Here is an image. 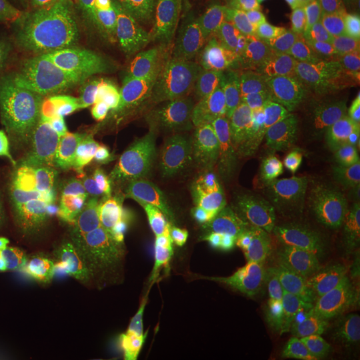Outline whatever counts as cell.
<instances>
[{
    "instance_id": "6da1fadb",
    "label": "cell",
    "mask_w": 360,
    "mask_h": 360,
    "mask_svg": "<svg viewBox=\"0 0 360 360\" xmlns=\"http://www.w3.org/2000/svg\"><path fill=\"white\" fill-rule=\"evenodd\" d=\"M31 83L39 95L77 110L144 94L159 74L143 0L46 28Z\"/></svg>"
},
{
    "instance_id": "7a4b0ae2",
    "label": "cell",
    "mask_w": 360,
    "mask_h": 360,
    "mask_svg": "<svg viewBox=\"0 0 360 360\" xmlns=\"http://www.w3.org/2000/svg\"><path fill=\"white\" fill-rule=\"evenodd\" d=\"M86 193L32 167L25 148L0 156V231L22 281L52 288L80 236Z\"/></svg>"
},
{
    "instance_id": "3957f363",
    "label": "cell",
    "mask_w": 360,
    "mask_h": 360,
    "mask_svg": "<svg viewBox=\"0 0 360 360\" xmlns=\"http://www.w3.org/2000/svg\"><path fill=\"white\" fill-rule=\"evenodd\" d=\"M25 153L37 171L84 193L135 179L175 158L119 136L86 110L50 120L40 141Z\"/></svg>"
},
{
    "instance_id": "277c9868",
    "label": "cell",
    "mask_w": 360,
    "mask_h": 360,
    "mask_svg": "<svg viewBox=\"0 0 360 360\" xmlns=\"http://www.w3.org/2000/svg\"><path fill=\"white\" fill-rule=\"evenodd\" d=\"M311 263L300 255L292 270L274 279L245 306L220 347L221 359L287 358L300 346L312 312Z\"/></svg>"
},
{
    "instance_id": "5b68a950",
    "label": "cell",
    "mask_w": 360,
    "mask_h": 360,
    "mask_svg": "<svg viewBox=\"0 0 360 360\" xmlns=\"http://www.w3.org/2000/svg\"><path fill=\"white\" fill-rule=\"evenodd\" d=\"M83 110L129 142L175 156L221 138L218 124L207 114L166 96L139 94Z\"/></svg>"
},
{
    "instance_id": "8992f818",
    "label": "cell",
    "mask_w": 360,
    "mask_h": 360,
    "mask_svg": "<svg viewBox=\"0 0 360 360\" xmlns=\"http://www.w3.org/2000/svg\"><path fill=\"white\" fill-rule=\"evenodd\" d=\"M120 276L115 266L104 257L99 243L80 235L62 275L63 300L41 327L68 336L105 334Z\"/></svg>"
},
{
    "instance_id": "52a82bcc",
    "label": "cell",
    "mask_w": 360,
    "mask_h": 360,
    "mask_svg": "<svg viewBox=\"0 0 360 360\" xmlns=\"http://www.w3.org/2000/svg\"><path fill=\"white\" fill-rule=\"evenodd\" d=\"M224 11L233 27V80L259 114L292 92L303 80L302 67L287 59L242 8L226 3Z\"/></svg>"
},
{
    "instance_id": "ba28073f",
    "label": "cell",
    "mask_w": 360,
    "mask_h": 360,
    "mask_svg": "<svg viewBox=\"0 0 360 360\" xmlns=\"http://www.w3.org/2000/svg\"><path fill=\"white\" fill-rule=\"evenodd\" d=\"M303 79L330 94L340 89L352 62L360 11L356 0H315Z\"/></svg>"
},
{
    "instance_id": "9c48e42d",
    "label": "cell",
    "mask_w": 360,
    "mask_h": 360,
    "mask_svg": "<svg viewBox=\"0 0 360 360\" xmlns=\"http://www.w3.org/2000/svg\"><path fill=\"white\" fill-rule=\"evenodd\" d=\"M314 154L267 156L251 153L240 180V202L229 219L231 227H250L276 217L296 199Z\"/></svg>"
},
{
    "instance_id": "30bf717a",
    "label": "cell",
    "mask_w": 360,
    "mask_h": 360,
    "mask_svg": "<svg viewBox=\"0 0 360 360\" xmlns=\"http://www.w3.org/2000/svg\"><path fill=\"white\" fill-rule=\"evenodd\" d=\"M360 195V117L345 115L328 126L306 174L300 200L323 206Z\"/></svg>"
},
{
    "instance_id": "8fae6325",
    "label": "cell",
    "mask_w": 360,
    "mask_h": 360,
    "mask_svg": "<svg viewBox=\"0 0 360 360\" xmlns=\"http://www.w3.org/2000/svg\"><path fill=\"white\" fill-rule=\"evenodd\" d=\"M326 102L323 94H315L279 104L259 129L252 153L282 158L315 154L328 129Z\"/></svg>"
},
{
    "instance_id": "7c38bea8",
    "label": "cell",
    "mask_w": 360,
    "mask_h": 360,
    "mask_svg": "<svg viewBox=\"0 0 360 360\" xmlns=\"http://www.w3.org/2000/svg\"><path fill=\"white\" fill-rule=\"evenodd\" d=\"M296 231L300 255L334 263H360V195L330 203Z\"/></svg>"
},
{
    "instance_id": "4fadbf2b",
    "label": "cell",
    "mask_w": 360,
    "mask_h": 360,
    "mask_svg": "<svg viewBox=\"0 0 360 360\" xmlns=\"http://www.w3.org/2000/svg\"><path fill=\"white\" fill-rule=\"evenodd\" d=\"M323 349L340 355L360 345V267L338 274L327 288L319 318Z\"/></svg>"
},
{
    "instance_id": "5bb4252c",
    "label": "cell",
    "mask_w": 360,
    "mask_h": 360,
    "mask_svg": "<svg viewBox=\"0 0 360 360\" xmlns=\"http://www.w3.org/2000/svg\"><path fill=\"white\" fill-rule=\"evenodd\" d=\"M169 271L135 263L122 274L110 314V330L114 334L127 340L146 334L156 288Z\"/></svg>"
},
{
    "instance_id": "9a60e30c",
    "label": "cell",
    "mask_w": 360,
    "mask_h": 360,
    "mask_svg": "<svg viewBox=\"0 0 360 360\" xmlns=\"http://www.w3.org/2000/svg\"><path fill=\"white\" fill-rule=\"evenodd\" d=\"M184 44L221 83H231L233 27L226 11L215 20L190 18Z\"/></svg>"
},
{
    "instance_id": "2e32d148",
    "label": "cell",
    "mask_w": 360,
    "mask_h": 360,
    "mask_svg": "<svg viewBox=\"0 0 360 360\" xmlns=\"http://www.w3.org/2000/svg\"><path fill=\"white\" fill-rule=\"evenodd\" d=\"M198 291L181 272H168L156 288L146 331L155 345L165 346L168 334L187 319Z\"/></svg>"
},
{
    "instance_id": "e0dca14e",
    "label": "cell",
    "mask_w": 360,
    "mask_h": 360,
    "mask_svg": "<svg viewBox=\"0 0 360 360\" xmlns=\"http://www.w3.org/2000/svg\"><path fill=\"white\" fill-rule=\"evenodd\" d=\"M243 7L248 18L281 44L303 38L312 11L311 0H245Z\"/></svg>"
},
{
    "instance_id": "ac0fdd59",
    "label": "cell",
    "mask_w": 360,
    "mask_h": 360,
    "mask_svg": "<svg viewBox=\"0 0 360 360\" xmlns=\"http://www.w3.org/2000/svg\"><path fill=\"white\" fill-rule=\"evenodd\" d=\"M196 202L210 205L220 219L232 218L240 202V184L230 168L217 160L202 158L196 172L191 203Z\"/></svg>"
},
{
    "instance_id": "d6986e66",
    "label": "cell",
    "mask_w": 360,
    "mask_h": 360,
    "mask_svg": "<svg viewBox=\"0 0 360 360\" xmlns=\"http://www.w3.org/2000/svg\"><path fill=\"white\" fill-rule=\"evenodd\" d=\"M103 207L112 231L141 230L155 219H160L158 198L141 191H107L96 196Z\"/></svg>"
},
{
    "instance_id": "ffe728a7",
    "label": "cell",
    "mask_w": 360,
    "mask_h": 360,
    "mask_svg": "<svg viewBox=\"0 0 360 360\" xmlns=\"http://www.w3.org/2000/svg\"><path fill=\"white\" fill-rule=\"evenodd\" d=\"M200 162L202 158H183L172 165H166V171L160 178V193L156 196L160 218L176 215L191 205Z\"/></svg>"
},
{
    "instance_id": "44dd1931",
    "label": "cell",
    "mask_w": 360,
    "mask_h": 360,
    "mask_svg": "<svg viewBox=\"0 0 360 360\" xmlns=\"http://www.w3.org/2000/svg\"><path fill=\"white\" fill-rule=\"evenodd\" d=\"M47 26L27 13L15 0H0V43L28 46L37 41Z\"/></svg>"
},
{
    "instance_id": "7402d4cb",
    "label": "cell",
    "mask_w": 360,
    "mask_h": 360,
    "mask_svg": "<svg viewBox=\"0 0 360 360\" xmlns=\"http://www.w3.org/2000/svg\"><path fill=\"white\" fill-rule=\"evenodd\" d=\"M22 360H72L71 336L40 326L27 342Z\"/></svg>"
},
{
    "instance_id": "603a6c76",
    "label": "cell",
    "mask_w": 360,
    "mask_h": 360,
    "mask_svg": "<svg viewBox=\"0 0 360 360\" xmlns=\"http://www.w3.org/2000/svg\"><path fill=\"white\" fill-rule=\"evenodd\" d=\"M219 215L205 202L191 203L183 217V230L193 242H205L215 230Z\"/></svg>"
},
{
    "instance_id": "cb8c5ba5",
    "label": "cell",
    "mask_w": 360,
    "mask_h": 360,
    "mask_svg": "<svg viewBox=\"0 0 360 360\" xmlns=\"http://www.w3.org/2000/svg\"><path fill=\"white\" fill-rule=\"evenodd\" d=\"M114 342L105 334L83 333L71 336V359L111 360Z\"/></svg>"
},
{
    "instance_id": "d4e9b609",
    "label": "cell",
    "mask_w": 360,
    "mask_h": 360,
    "mask_svg": "<svg viewBox=\"0 0 360 360\" xmlns=\"http://www.w3.org/2000/svg\"><path fill=\"white\" fill-rule=\"evenodd\" d=\"M23 90L19 83L8 77H0V143L13 129L20 104Z\"/></svg>"
},
{
    "instance_id": "484cf974",
    "label": "cell",
    "mask_w": 360,
    "mask_h": 360,
    "mask_svg": "<svg viewBox=\"0 0 360 360\" xmlns=\"http://www.w3.org/2000/svg\"><path fill=\"white\" fill-rule=\"evenodd\" d=\"M0 312L15 315L27 330H32L31 323L19 303V285L13 267L6 260H0Z\"/></svg>"
},
{
    "instance_id": "4316f807",
    "label": "cell",
    "mask_w": 360,
    "mask_h": 360,
    "mask_svg": "<svg viewBox=\"0 0 360 360\" xmlns=\"http://www.w3.org/2000/svg\"><path fill=\"white\" fill-rule=\"evenodd\" d=\"M98 243L103 251L104 257L115 266L116 270L120 274H124L134 267L135 257L129 245L127 233L111 231Z\"/></svg>"
},
{
    "instance_id": "83f0119b",
    "label": "cell",
    "mask_w": 360,
    "mask_h": 360,
    "mask_svg": "<svg viewBox=\"0 0 360 360\" xmlns=\"http://www.w3.org/2000/svg\"><path fill=\"white\" fill-rule=\"evenodd\" d=\"M191 0H154L155 7L181 43H186Z\"/></svg>"
},
{
    "instance_id": "f1b7e54d",
    "label": "cell",
    "mask_w": 360,
    "mask_h": 360,
    "mask_svg": "<svg viewBox=\"0 0 360 360\" xmlns=\"http://www.w3.org/2000/svg\"><path fill=\"white\" fill-rule=\"evenodd\" d=\"M221 309L219 304L218 297L210 291H198L193 300V304L188 311V319L191 322L210 327L221 321Z\"/></svg>"
},
{
    "instance_id": "f546056e",
    "label": "cell",
    "mask_w": 360,
    "mask_h": 360,
    "mask_svg": "<svg viewBox=\"0 0 360 360\" xmlns=\"http://www.w3.org/2000/svg\"><path fill=\"white\" fill-rule=\"evenodd\" d=\"M117 0H58L59 7L70 19L92 18L105 13Z\"/></svg>"
},
{
    "instance_id": "4dcf8cb0",
    "label": "cell",
    "mask_w": 360,
    "mask_h": 360,
    "mask_svg": "<svg viewBox=\"0 0 360 360\" xmlns=\"http://www.w3.org/2000/svg\"><path fill=\"white\" fill-rule=\"evenodd\" d=\"M224 13L221 0H191L190 16L200 20H215Z\"/></svg>"
},
{
    "instance_id": "1f68e13d",
    "label": "cell",
    "mask_w": 360,
    "mask_h": 360,
    "mask_svg": "<svg viewBox=\"0 0 360 360\" xmlns=\"http://www.w3.org/2000/svg\"><path fill=\"white\" fill-rule=\"evenodd\" d=\"M346 115L360 117V58L348 90Z\"/></svg>"
},
{
    "instance_id": "d6a6232c",
    "label": "cell",
    "mask_w": 360,
    "mask_h": 360,
    "mask_svg": "<svg viewBox=\"0 0 360 360\" xmlns=\"http://www.w3.org/2000/svg\"><path fill=\"white\" fill-rule=\"evenodd\" d=\"M187 356L190 360H220L218 355L207 345L203 338H193L187 347Z\"/></svg>"
},
{
    "instance_id": "836d02e7",
    "label": "cell",
    "mask_w": 360,
    "mask_h": 360,
    "mask_svg": "<svg viewBox=\"0 0 360 360\" xmlns=\"http://www.w3.org/2000/svg\"><path fill=\"white\" fill-rule=\"evenodd\" d=\"M35 1L38 3L39 6H40L46 13H50V15H53L55 11L58 10V7H59L58 0H35Z\"/></svg>"
},
{
    "instance_id": "e575fe53",
    "label": "cell",
    "mask_w": 360,
    "mask_h": 360,
    "mask_svg": "<svg viewBox=\"0 0 360 360\" xmlns=\"http://www.w3.org/2000/svg\"><path fill=\"white\" fill-rule=\"evenodd\" d=\"M165 360H190L187 354H171Z\"/></svg>"
},
{
    "instance_id": "d590c367",
    "label": "cell",
    "mask_w": 360,
    "mask_h": 360,
    "mask_svg": "<svg viewBox=\"0 0 360 360\" xmlns=\"http://www.w3.org/2000/svg\"><path fill=\"white\" fill-rule=\"evenodd\" d=\"M271 360H291V359H288V358H278V359H271Z\"/></svg>"
},
{
    "instance_id": "8d00e7d4",
    "label": "cell",
    "mask_w": 360,
    "mask_h": 360,
    "mask_svg": "<svg viewBox=\"0 0 360 360\" xmlns=\"http://www.w3.org/2000/svg\"><path fill=\"white\" fill-rule=\"evenodd\" d=\"M141 360H158V359H154V358H143V359H141Z\"/></svg>"
},
{
    "instance_id": "74e56055",
    "label": "cell",
    "mask_w": 360,
    "mask_h": 360,
    "mask_svg": "<svg viewBox=\"0 0 360 360\" xmlns=\"http://www.w3.org/2000/svg\"><path fill=\"white\" fill-rule=\"evenodd\" d=\"M238 1H239L240 4H243V6H245V0H238Z\"/></svg>"
},
{
    "instance_id": "f35d334b",
    "label": "cell",
    "mask_w": 360,
    "mask_h": 360,
    "mask_svg": "<svg viewBox=\"0 0 360 360\" xmlns=\"http://www.w3.org/2000/svg\"><path fill=\"white\" fill-rule=\"evenodd\" d=\"M356 3H358V7H359V11H360V0H356Z\"/></svg>"
}]
</instances>
